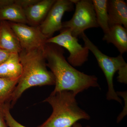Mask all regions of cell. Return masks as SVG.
Here are the masks:
<instances>
[{
    "label": "cell",
    "instance_id": "cell-8",
    "mask_svg": "<svg viewBox=\"0 0 127 127\" xmlns=\"http://www.w3.org/2000/svg\"><path fill=\"white\" fill-rule=\"evenodd\" d=\"M9 23L18 37L22 50L30 51L43 47L46 43L48 39L42 33L39 26L11 22Z\"/></svg>",
    "mask_w": 127,
    "mask_h": 127
},
{
    "label": "cell",
    "instance_id": "cell-7",
    "mask_svg": "<svg viewBox=\"0 0 127 127\" xmlns=\"http://www.w3.org/2000/svg\"><path fill=\"white\" fill-rule=\"evenodd\" d=\"M74 5L72 0H56L45 19L39 26L41 31L48 39L63 29L62 19L64 15L66 12L73 10Z\"/></svg>",
    "mask_w": 127,
    "mask_h": 127
},
{
    "label": "cell",
    "instance_id": "cell-1",
    "mask_svg": "<svg viewBox=\"0 0 127 127\" xmlns=\"http://www.w3.org/2000/svg\"><path fill=\"white\" fill-rule=\"evenodd\" d=\"M46 65L55 78V88L51 94L67 91L76 96L91 87L100 88L95 75H87L75 68L66 60L64 49L52 43L44 46Z\"/></svg>",
    "mask_w": 127,
    "mask_h": 127
},
{
    "label": "cell",
    "instance_id": "cell-20",
    "mask_svg": "<svg viewBox=\"0 0 127 127\" xmlns=\"http://www.w3.org/2000/svg\"><path fill=\"white\" fill-rule=\"evenodd\" d=\"M72 127H83L81 124L77 122L75 123V124L73 125Z\"/></svg>",
    "mask_w": 127,
    "mask_h": 127
},
{
    "label": "cell",
    "instance_id": "cell-16",
    "mask_svg": "<svg viewBox=\"0 0 127 127\" xmlns=\"http://www.w3.org/2000/svg\"><path fill=\"white\" fill-rule=\"evenodd\" d=\"M19 79H10L0 77V103H10L12 95Z\"/></svg>",
    "mask_w": 127,
    "mask_h": 127
},
{
    "label": "cell",
    "instance_id": "cell-13",
    "mask_svg": "<svg viewBox=\"0 0 127 127\" xmlns=\"http://www.w3.org/2000/svg\"><path fill=\"white\" fill-rule=\"evenodd\" d=\"M22 72V67L19 53H12L10 56L0 65V77L6 79H20Z\"/></svg>",
    "mask_w": 127,
    "mask_h": 127
},
{
    "label": "cell",
    "instance_id": "cell-14",
    "mask_svg": "<svg viewBox=\"0 0 127 127\" xmlns=\"http://www.w3.org/2000/svg\"><path fill=\"white\" fill-rule=\"evenodd\" d=\"M2 21L27 24L24 10L15 4L0 8V22Z\"/></svg>",
    "mask_w": 127,
    "mask_h": 127
},
{
    "label": "cell",
    "instance_id": "cell-5",
    "mask_svg": "<svg viewBox=\"0 0 127 127\" xmlns=\"http://www.w3.org/2000/svg\"><path fill=\"white\" fill-rule=\"evenodd\" d=\"M75 5V13L70 20L63 22V28L70 30L73 36L81 37L86 30L99 27L92 1L72 0Z\"/></svg>",
    "mask_w": 127,
    "mask_h": 127
},
{
    "label": "cell",
    "instance_id": "cell-10",
    "mask_svg": "<svg viewBox=\"0 0 127 127\" xmlns=\"http://www.w3.org/2000/svg\"><path fill=\"white\" fill-rule=\"evenodd\" d=\"M107 11L109 27L122 25L127 29V4L124 0H108Z\"/></svg>",
    "mask_w": 127,
    "mask_h": 127
},
{
    "label": "cell",
    "instance_id": "cell-17",
    "mask_svg": "<svg viewBox=\"0 0 127 127\" xmlns=\"http://www.w3.org/2000/svg\"><path fill=\"white\" fill-rule=\"evenodd\" d=\"M3 107L5 119L7 126L9 127H26L19 123L12 116L10 112V103L3 104Z\"/></svg>",
    "mask_w": 127,
    "mask_h": 127
},
{
    "label": "cell",
    "instance_id": "cell-21",
    "mask_svg": "<svg viewBox=\"0 0 127 127\" xmlns=\"http://www.w3.org/2000/svg\"><path fill=\"white\" fill-rule=\"evenodd\" d=\"M91 127V126H86V127Z\"/></svg>",
    "mask_w": 127,
    "mask_h": 127
},
{
    "label": "cell",
    "instance_id": "cell-11",
    "mask_svg": "<svg viewBox=\"0 0 127 127\" xmlns=\"http://www.w3.org/2000/svg\"><path fill=\"white\" fill-rule=\"evenodd\" d=\"M0 48L15 53L22 50L18 37L7 21L0 22Z\"/></svg>",
    "mask_w": 127,
    "mask_h": 127
},
{
    "label": "cell",
    "instance_id": "cell-3",
    "mask_svg": "<svg viewBox=\"0 0 127 127\" xmlns=\"http://www.w3.org/2000/svg\"><path fill=\"white\" fill-rule=\"evenodd\" d=\"M76 96L71 91L50 94L43 102L51 105L52 113L45 122L37 127H72L79 120H89L91 117L78 106Z\"/></svg>",
    "mask_w": 127,
    "mask_h": 127
},
{
    "label": "cell",
    "instance_id": "cell-12",
    "mask_svg": "<svg viewBox=\"0 0 127 127\" xmlns=\"http://www.w3.org/2000/svg\"><path fill=\"white\" fill-rule=\"evenodd\" d=\"M104 34L102 40L107 43H112L120 55L127 52V29L122 25H114L110 27L109 31Z\"/></svg>",
    "mask_w": 127,
    "mask_h": 127
},
{
    "label": "cell",
    "instance_id": "cell-4",
    "mask_svg": "<svg viewBox=\"0 0 127 127\" xmlns=\"http://www.w3.org/2000/svg\"><path fill=\"white\" fill-rule=\"evenodd\" d=\"M83 40L84 46L93 53L98 65L102 70L107 83L108 90L106 99L108 101L115 100L122 104V99L119 97L114 88L113 78L116 72H118V81L121 83H127V64L122 55L113 57L102 53L84 33L81 36Z\"/></svg>",
    "mask_w": 127,
    "mask_h": 127
},
{
    "label": "cell",
    "instance_id": "cell-19",
    "mask_svg": "<svg viewBox=\"0 0 127 127\" xmlns=\"http://www.w3.org/2000/svg\"><path fill=\"white\" fill-rule=\"evenodd\" d=\"M3 105L0 103V127H7L4 116Z\"/></svg>",
    "mask_w": 127,
    "mask_h": 127
},
{
    "label": "cell",
    "instance_id": "cell-15",
    "mask_svg": "<svg viewBox=\"0 0 127 127\" xmlns=\"http://www.w3.org/2000/svg\"><path fill=\"white\" fill-rule=\"evenodd\" d=\"M98 25L104 34L109 31L107 0H92Z\"/></svg>",
    "mask_w": 127,
    "mask_h": 127
},
{
    "label": "cell",
    "instance_id": "cell-6",
    "mask_svg": "<svg viewBox=\"0 0 127 127\" xmlns=\"http://www.w3.org/2000/svg\"><path fill=\"white\" fill-rule=\"evenodd\" d=\"M56 36L47 39L46 43L56 44L68 50L67 61L74 67L81 66L88 60L89 50L78 42L77 38L73 36L68 28H63Z\"/></svg>",
    "mask_w": 127,
    "mask_h": 127
},
{
    "label": "cell",
    "instance_id": "cell-2",
    "mask_svg": "<svg viewBox=\"0 0 127 127\" xmlns=\"http://www.w3.org/2000/svg\"><path fill=\"white\" fill-rule=\"evenodd\" d=\"M44 47L19 53L22 72L10 101L12 107L25 91L32 87L55 85V77L47 68Z\"/></svg>",
    "mask_w": 127,
    "mask_h": 127
},
{
    "label": "cell",
    "instance_id": "cell-9",
    "mask_svg": "<svg viewBox=\"0 0 127 127\" xmlns=\"http://www.w3.org/2000/svg\"><path fill=\"white\" fill-rule=\"evenodd\" d=\"M56 0H39L37 2L23 9L27 24L39 26L45 19Z\"/></svg>",
    "mask_w": 127,
    "mask_h": 127
},
{
    "label": "cell",
    "instance_id": "cell-18",
    "mask_svg": "<svg viewBox=\"0 0 127 127\" xmlns=\"http://www.w3.org/2000/svg\"><path fill=\"white\" fill-rule=\"evenodd\" d=\"M12 53L0 48V65L5 61Z\"/></svg>",
    "mask_w": 127,
    "mask_h": 127
}]
</instances>
